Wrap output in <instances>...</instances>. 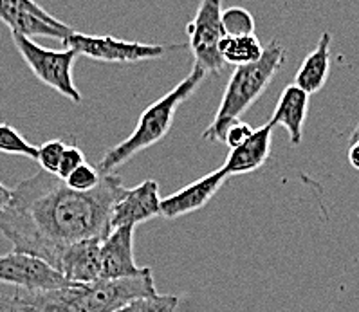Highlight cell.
I'll list each match as a JSON object with an SVG mask.
<instances>
[{"mask_svg": "<svg viewBox=\"0 0 359 312\" xmlns=\"http://www.w3.org/2000/svg\"><path fill=\"white\" fill-rule=\"evenodd\" d=\"M283 64H285V49L280 46L278 40H271L260 62L235 69L226 85L212 125L203 132V140L212 143L224 141L228 128L233 123L242 121V114L262 96L267 85Z\"/></svg>", "mask_w": 359, "mask_h": 312, "instance_id": "3", "label": "cell"}, {"mask_svg": "<svg viewBox=\"0 0 359 312\" xmlns=\"http://www.w3.org/2000/svg\"><path fill=\"white\" fill-rule=\"evenodd\" d=\"M125 190L116 173H103L96 190L80 194L42 170L15 186L11 203L0 213V233L15 251L58 269L65 249L76 242L105 240L114 204Z\"/></svg>", "mask_w": 359, "mask_h": 312, "instance_id": "1", "label": "cell"}, {"mask_svg": "<svg viewBox=\"0 0 359 312\" xmlns=\"http://www.w3.org/2000/svg\"><path fill=\"white\" fill-rule=\"evenodd\" d=\"M219 49L226 64L237 69L260 62L266 46L255 34H248V36H224Z\"/></svg>", "mask_w": 359, "mask_h": 312, "instance_id": "17", "label": "cell"}, {"mask_svg": "<svg viewBox=\"0 0 359 312\" xmlns=\"http://www.w3.org/2000/svg\"><path fill=\"white\" fill-rule=\"evenodd\" d=\"M64 46L76 51L78 56H87L90 60L107 62V64H135V62H144V60H157L165 56L166 53L188 47L182 43L161 46V43L128 42V40H119L109 36V34L96 36V34H83L78 31H74L65 40Z\"/></svg>", "mask_w": 359, "mask_h": 312, "instance_id": "6", "label": "cell"}, {"mask_svg": "<svg viewBox=\"0 0 359 312\" xmlns=\"http://www.w3.org/2000/svg\"><path fill=\"white\" fill-rule=\"evenodd\" d=\"M102 179L103 173L97 170V166L85 163L80 168L74 170L64 182L71 188V190H76L80 191V194H87V191L96 190L97 186L102 184Z\"/></svg>", "mask_w": 359, "mask_h": 312, "instance_id": "21", "label": "cell"}, {"mask_svg": "<svg viewBox=\"0 0 359 312\" xmlns=\"http://www.w3.org/2000/svg\"><path fill=\"white\" fill-rule=\"evenodd\" d=\"M222 27L226 36H248L255 34L253 15L244 8H229L222 13Z\"/></svg>", "mask_w": 359, "mask_h": 312, "instance_id": "20", "label": "cell"}, {"mask_svg": "<svg viewBox=\"0 0 359 312\" xmlns=\"http://www.w3.org/2000/svg\"><path fill=\"white\" fill-rule=\"evenodd\" d=\"M222 4L220 0H204L201 2L194 20L187 26L188 47L194 53V67L203 69L204 72H220L226 65L220 55V42L226 36L222 27Z\"/></svg>", "mask_w": 359, "mask_h": 312, "instance_id": "7", "label": "cell"}, {"mask_svg": "<svg viewBox=\"0 0 359 312\" xmlns=\"http://www.w3.org/2000/svg\"><path fill=\"white\" fill-rule=\"evenodd\" d=\"M330 42L332 34L329 31L321 33L318 46L313 53H309L302 62L300 69L296 71L294 85L311 96L323 89L330 72Z\"/></svg>", "mask_w": 359, "mask_h": 312, "instance_id": "16", "label": "cell"}, {"mask_svg": "<svg viewBox=\"0 0 359 312\" xmlns=\"http://www.w3.org/2000/svg\"><path fill=\"white\" fill-rule=\"evenodd\" d=\"M0 312H31L18 299L17 292H0Z\"/></svg>", "mask_w": 359, "mask_h": 312, "instance_id": "25", "label": "cell"}, {"mask_svg": "<svg viewBox=\"0 0 359 312\" xmlns=\"http://www.w3.org/2000/svg\"><path fill=\"white\" fill-rule=\"evenodd\" d=\"M15 47L20 53L27 67L43 85L51 87L72 103H81V94L72 80V67L78 55L72 49H46L24 36H13Z\"/></svg>", "mask_w": 359, "mask_h": 312, "instance_id": "5", "label": "cell"}, {"mask_svg": "<svg viewBox=\"0 0 359 312\" xmlns=\"http://www.w3.org/2000/svg\"><path fill=\"white\" fill-rule=\"evenodd\" d=\"M354 141H359V123L355 125V128L352 130V135H351V143H354Z\"/></svg>", "mask_w": 359, "mask_h": 312, "instance_id": "28", "label": "cell"}, {"mask_svg": "<svg viewBox=\"0 0 359 312\" xmlns=\"http://www.w3.org/2000/svg\"><path fill=\"white\" fill-rule=\"evenodd\" d=\"M0 152L39 161V147L24 140V135L8 123H0Z\"/></svg>", "mask_w": 359, "mask_h": 312, "instance_id": "18", "label": "cell"}, {"mask_svg": "<svg viewBox=\"0 0 359 312\" xmlns=\"http://www.w3.org/2000/svg\"><path fill=\"white\" fill-rule=\"evenodd\" d=\"M0 22L11 29L13 36L33 40L34 36L65 40L74 33L71 26L49 15L31 0H0Z\"/></svg>", "mask_w": 359, "mask_h": 312, "instance_id": "9", "label": "cell"}, {"mask_svg": "<svg viewBox=\"0 0 359 312\" xmlns=\"http://www.w3.org/2000/svg\"><path fill=\"white\" fill-rule=\"evenodd\" d=\"M181 298L175 294H156L150 298H140L119 308L118 312H175Z\"/></svg>", "mask_w": 359, "mask_h": 312, "instance_id": "19", "label": "cell"}, {"mask_svg": "<svg viewBox=\"0 0 359 312\" xmlns=\"http://www.w3.org/2000/svg\"><path fill=\"white\" fill-rule=\"evenodd\" d=\"M273 125L266 123L260 128H255L250 140L238 148L229 150L226 163L220 168L226 173V177L233 175H244V173L257 172L260 166L266 165L271 154V137H273Z\"/></svg>", "mask_w": 359, "mask_h": 312, "instance_id": "14", "label": "cell"}, {"mask_svg": "<svg viewBox=\"0 0 359 312\" xmlns=\"http://www.w3.org/2000/svg\"><path fill=\"white\" fill-rule=\"evenodd\" d=\"M253 132H255V128L251 127L250 123H245V121L233 123L231 127L228 128V132H226L224 143L228 144L229 150H233V148H238L241 144H244L245 141L250 140L251 135H253Z\"/></svg>", "mask_w": 359, "mask_h": 312, "instance_id": "24", "label": "cell"}, {"mask_svg": "<svg viewBox=\"0 0 359 312\" xmlns=\"http://www.w3.org/2000/svg\"><path fill=\"white\" fill-rule=\"evenodd\" d=\"M0 283L17 287V291L49 292L72 285L64 274L33 255L11 251L0 255Z\"/></svg>", "mask_w": 359, "mask_h": 312, "instance_id": "8", "label": "cell"}, {"mask_svg": "<svg viewBox=\"0 0 359 312\" xmlns=\"http://www.w3.org/2000/svg\"><path fill=\"white\" fill-rule=\"evenodd\" d=\"M161 217V197L157 181H143L135 188H127L125 194L114 204L110 226L118 228H135L137 224Z\"/></svg>", "mask_w": 359, "mask_h": 312, "instance_id": "10", "label": "cell"}, {"mask_svg": "<svg viewBox=\"0 0 359 312\" xmlns=\"http://www.w3.org/2000/svg\"><path fill=\"white\" fill-rule=\"evenodd\" d=\"M226 179H228L226 173L222 172V168H219L197 179L191 184L184 186L175 194L161 198V217L172 220L201 210L215 197L217 191L224 186Z\"/></svg>", "mask_w": 359, "mask_h": 312, "instance_id": "11", "label": "cell"}, {"mask_svg": "<svg viewBox=\"0 0 359 312\" xmlns=\"http://www.w3.org/2000/svg\"><path fill=\"white\" fill-rule=\"evenodd\" d=\"M15 292L31 312H118L134 299L157 294L150 267L132 278H100L93 283H72L49 292Z\"/></svg>", "mask_w": 359, "mask_h": 312, "instance_id": "2", "label": "cell"}, {"mask_svg": "<svg viewBox=\"0 0 359 312\" xmlns=\"http://www.w3.org/2000/svg\"><path fill=\"white\" fill-rule=\"evenodd\" d=\"M309 96L305 90L296 87L294 83L287 85L280 96L278 103L275 107V112L271 116V125H282L289 134V143L292 147H298L304 140V125L309 112Z\"/></svg>", "mask_w": 359, "mask_h": 312, "instance_id": "15", "label": "cell"}, {"mask_svg": "<svg viewBox=\"0 0 359 312\" xmlns=\"http://www.w3.org/2000/svg\"><path fill=\"white\" fill-rule=\"evenodd\" d=\"M204 78H206V72L199 67H194V71L184 80L179 81L168 94H165L148 109H144L134 132L127 140L116 144L114 148H110L100 161L97 170L102 173H114L119 166L128 163L135 154L143 152L147 148L154 147L157 141L163 140L172 128L179 105L197 90Z\"/></svg>", "mask_w": 359, "mask_h": 312, "instance_id": "4", "label": "cell"}, {"mask_svg": "<svg viewBox=\"0 0 359 312\" xmlns=\"http://www.w3.org/2000/svg\"><path fill=\"white\" fill-rule=\"evenodd\" d=\"M65 148L67 144L62 140H51L46 141L39 147V163L42 166L43 172L53 173L56 175L60 168V163H62V157H64Z\"/></svg>", "mask_w": 359, "mask_h": 312, "instance_id": "22", "label": "cell"}, {"mask_svg": "<svg viewBox=\"0 0 359 312\" xmlns=\"http://www.w3.org/2000/svg\"><path fill=\"white\" fill-rule=\"evenodd\" d=\"M134 258V228H118L102 242V278H132L144 273Z\"/></svg>", "mask_w": 359, "mask_h": 312, "instance_id": "12", "label": "cell"}, {"mask_svg": "<svg viewBox=\"0 0 359 312\" xmlns=\"http://www.w3.org/2000/svg\"><path fill=\"white\" fill-rule=\"evenodd\" d=\"M81 165H85L83 152H81L78 147H74V144H67V148H65V152H64V157H62V163H60V168H58V173H56V177L62 179V181H65V179H67L69 175L74 172V170L80 168Z\"/></svg>", "mask_w": 359, "mask_h": 312, "instance_id": "23", "label": "cell"}, {"mask_svg": "<svg viewBox=\"0 0 359 312\" xmlns=\"http://www.w3.org/2000/svg\"><path fill=\"white\" fill-rule=\"evenodd\" d=\"M11 197H13V190H9V188H6V186L0 182V213L9 206Z\"/></svg>", "mask_w": 359, "mask_h": 312, "instance_id": "27", "label": "cell"}, {"mask_svg": "<svg viewBox=\"0 0 359 312\" xmlns=\"http://www.w3.org/2000/svg\"><path fill=\"white\" fill-rule=\"evenodd\" d=\"M346 157H348V163H351L352 168L359 172V141L348 143V154H346Z\"/></svg>", "mask_w": 359, "mask_h": 312, "instance_id": "26", "label": "cell"}, {"mask_svg": "<svg viewBox=\"0 0 359 312\" xmlns=\"http://www.w3.org/2000/svg\"><path fill=\"white\" fill-rule=\"evenodd\" d=\"M58 271L78 285L102 278V240H81L65 249Z\"/></svg>", "mask_w": 359, "mask_h": 312, "instance_id": "13", "label": "cell"}]
</instances>
